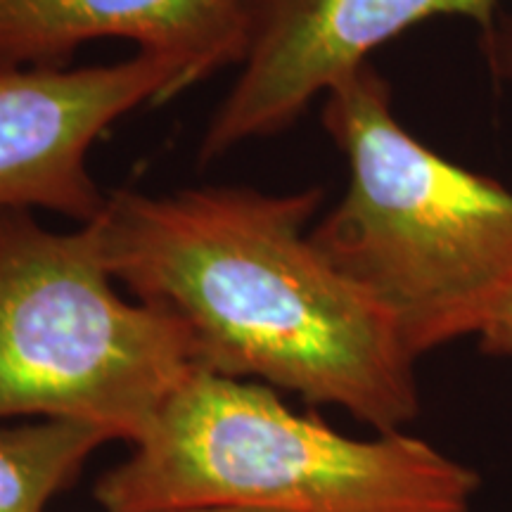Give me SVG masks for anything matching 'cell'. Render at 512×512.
Instances as JSON below:
<instances>
[{
  "instance_id": "6da1fadb",
  "label": "cell",
  "mask_w": 512,
  "mask_h": 512,
  "mask_svg": "<svg viewBox=\"0 0 512 512\" xmlns=\"http://www.w3.org/2000/svg\"><path fill=\"white\" fill-rule=\"evenodd\" d=\"M320 202V188L117 190L91 226L114 280L181 320L200 370L406 430L420 415L418 358L313 242Z\"/></svg>"
},
{
  "instance_id": "ba28073f",
  "label": "cell",
  "mask_w": 512,
  "mask_h": 512,
  "mask_svg": "<svg viewBox=\"0 0 512 512\" xmlns=\"http://www.w3.org/2000/svg\"><path fill=\"white\" fill-rule=\"evenodd\" d=\"M114 437L76 420H27L0 427V512H46L72 489L88 460Z\"/></svg>"
},
{
  "instance_id": "3957f363",
  "label": "cell",
  "mask_w": 512,
  "mask_h": 512,
  "mask_svg": "<svg viewBox=\"0 0 512 512\" xmlns=\"http://www.w3.org/2000/svg\"><path fill=\"white\" fill-rule=\"evenodd\" d=\"M479 475L406 430L349 437L259 382L195 370L98 477L105 512H472Z\"/></svg>"
},
{
  "instance_id": "30bf717a",
  "label": "cell",
  "mask_w": 512,
  "mask_h": 512,
  "mask_svg": "<svg viewBox=\"0 0 512 512\" xmlns=\"http://www.w3.org/2000/svg\"><path fill=\"white\" fill-rule=\"evenodd\" d=\"M479 349L486 356L512 358V309L505 311L479 335Z\"/></svg>"
},
{
  "instance_id": "52a82bcc",
  "label": "cell",
  "mask_w": 512,
  "mask_h": 512,
  "mask_svg": "<svg viewBox=\"0 0 512 512\" xmlns=\"http://www.w3.org/2000/svg\"><path fill=\"white\" fill-rule=\"evenodd\" d=\"M117 38L174 62L190 86L240 67L242 0H0V69L69 67L86 43Z\"/></svg>"
},
{
  "instance_id": "5b68a950",
  "label": "cell",
  "mask_w": 512,
  "mask_h": 512,
  "mask_svg": "<svg viewBox=\"0 0 512 512\" xmlns=\"http://www.w3.org/2000/svg\"><path fill=\"white\" fill-rule=\"evenodd\" d=\"M247 48L211 114L200 159L214 162L297 124L313 100L370 64L384 43L434 17H460L491 34L498 0H242Z\"/></svg>"
},
{
  "instance_id": "277c9868",
  "label": "cell",
  "mask_w": 512,
  "mask_h": 512,
  "mask_svg": "<svg viewBox=\"0 0 512 512\" xmlns=\"http://www.w3.org/2000/svg\"><path fill=\"white\" fill-rule=\"evenodd\" d=\"M195 370L181 320L119 292L91 223L0 211V422L76 420L131 446Z\"/></svg>"
},
{
  "instance_id": "9c48e42d",
  "label": "cell",
  "mask_w": 512,
  "mask_h": 512,
  "mask_svg": "<svg viewBox=\"0 0 512 512\" xmlns=\"http://www.w3.org/2000/svg\"><path fill=\"white\" fill-rule=\"evenodd\" d=\"M482 48L491 72L512 79V15L498 17L494 31L482 36Z\"/></svg>"
},
{
  "instance_id": "8992f818",
  "label": "cell",
  "mask_w": 512,
  "mask_h": 512,
  "mask_svg": "<svg viewBox=\"0 0 512 512\" xmlns=\"http://www.w3.org/2000/svg\"><path fill=\"white\" fill-rule=\"evenodd\" d=\"M174 62L155 55L86 67L0 69V211H50L95 221L107 195L91 152L110 128L188 91Z\"/></svg>"
},
{
  "instance_id": "7a4b0ae2",
  "label": "cell",
  "mask_w": 512,
  "mask_h": 512,
  "mask_svg": "<svg viewBox=\"0 0 512 512\" xmlns=\"http://www.w3.org/2000/svg\"><path fill=\"white\" fill-rule=\"evenodd\" d=\"M323 126L349 183L311 238L392 316L418 361L512 309L510 190L411 136L373 64L325 95Z\"/></svg>"
},
{
  "instance_id": "8fae6325",
  "label": "cell",
  "mask_w": 512,
  "mask_h": 512,
  "mask_svg": "<svg viewBox=\"0 0 512 512\" xmlns=\"http://www.w3.org/2000/svg\"><path fill=\"white\" fill-rule=\"evenodd\" d=\"M162 512H261L245 508H183V510H162Z\"/></svg>"
}]
</instances>
